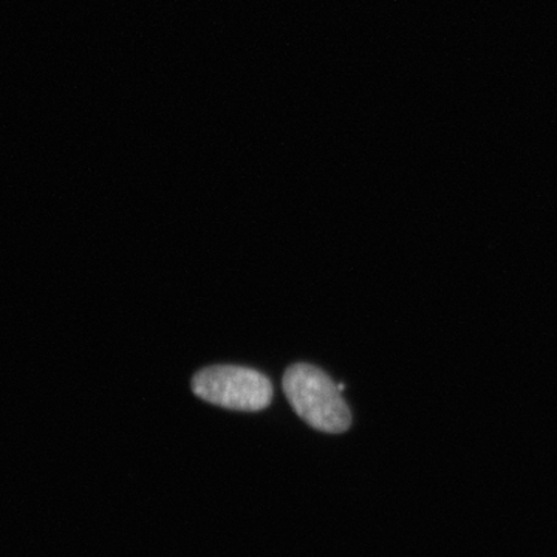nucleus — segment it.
I'll use <instances>...</instances> for the list:
<instances>
[{"instance_id":"1","label":"nucleus","mask_w":557,"mask_h":557,"mask_svg":"<svg viewBox=\"0 0 557 557\" xmlns=\"http://www.w3.org/2000/svg\"><path fill=\"white\" fill-rule=\"evenodd\" d=\"M282 388L289 406L310 428L325 434H343L350 429V409L324 370L296 362L285 370Z\"/></svg>"},{"instance_id":"2","label":"nucleus","mask_w":557,"mask_h":557,"mask_svg":"<svg viewBox=\"0 0 557 557\" xmlns=\"http://www.w3.org/2000/svg\"><path fill=\"white\" fill-rule=\"evenodd\" d=\"M194 395L223 409L259 412L273 401V383L259 370L219 364L199 370L190 381Z\"/></svg>"}]
</instances>
